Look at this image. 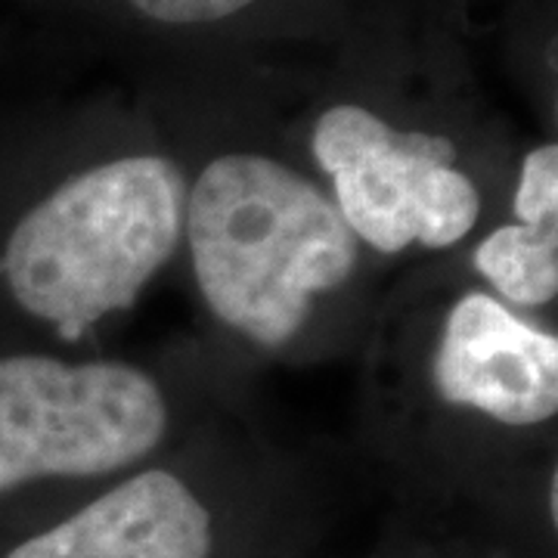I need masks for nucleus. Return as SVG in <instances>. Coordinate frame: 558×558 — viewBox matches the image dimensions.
Listing matches in <instances>:
<instances>
[{
	"mask_svg": "<svg viewBox=\"0 0 558 558\" xmlns=\"http://www.w3.org/2000/svg\"><path fill=\"white\" fill-rule=\"evenodd\" d=\"M140 16L161 25H208L236 16L255 0H128Z\"/></svg>",
	"mask_w": 558,
	"mask_h": 558,
	"instance_id": "1a4fd4ad",
	"label": "nucleus"
},
{
	"mask_svg": "<svg viewBox=\"0 0 558 558\" xmlns=\"http://www.w3.org/2000/svg\"><path fill=\"white\" fill-rule=\"evenodd\" d=\"M311 159L341 218L373 255L450 252L478 230L484 193L453 140L336 102L311 128Z\"/></svg>",
	"mask_w": 558,
	"mask_h": 558,
	"instance_id": "39448f33",
	"label": "nucleus"
},
{
	"mask_svg": "<svg viewBox=\"0 0 558 558\" xmlns=\"http://www.w3.org/2000/svg\"><path fill=\"white\" fill-rule=\"evenodd\" d=\"M183 252L208 317L264 354L307 344L369 255L326 183L264 149L190 171Z\"/></svg>",
	"mask_w": 558,
	"mask_h": 558,
	"instance_id": "f257e3e1",
	"label": "nucleus"
},
{
	"mask_svg": "<svg viewBox=\"0 0 558 558\" xmlns=\"http://www.w3.org/2000/svg\"><path fill=\"white\" fill-rule=\"evenodd\" d=\"M307 537L289 472L178 444L7 539L0 558H301Z\"/></svg>",
	"mask_w": 558,
	"mask_h": 558,
	"instance_id": "20e7f679",
	"label": "nucleus"
},
{
	"mask_svg": "<svg viewBox=\"0 0 558 558\" xmlns=\"http://www.w3.org/2000/svg\"><path fill=\"white\" fill-rule=\"evenodd\" d=\"M366 558H403V549H400V537L388 539V543L381 546L379 553H373V556H366Z\"/></svg>",
	"mask_w": 558,
	"mask_h": 558,
	"instance_id": "9b49d317",
	"label": "nucleus"
},
{
	"mask_svg": "<svg viewBox=\"0 0 558 558\" xmlns=\"http://www.w3.org/2000/svg\"><path fill=\"white\" fill-rule=\"evenodd\" d=\"M174 391L143 363L0 354V546L178 447Z\"/></svg>",
	"mask_w": 558,
	"mask_h": 558,
	"instance_id": "7ed1b4c3",
	"label": "nucleus"
},
{
	"mask_svg": "<svg viewBox=\"0 0 558 558\" xmlns=\"http://www.w3.org/2000/svg\"><path fill=\"white\" fill-rule=\"evenodd\" d=\"M190 168L128 149L47 183L0 230V295L62 344L128 314L183 248Z\"/></svg>",
	"mask_w": 558,
	"mask_h": 558,
	"instance_id": "f03ea898",
	"label": "nucleus"
},
{
	"mask_svg": "<svg viewBox=\"0 0 558 558\" xmlns=\"http://www.w3.org/2000/svg\"><path fill=\"white\" fill-rule=\"evenodd\" d=\"M428 339L425 388L435 407L478 418L481 435L499 444H521L556 425V329L484 286H465L440 307Z\"/></svg>",
	"mask_w": 558,
	"mask_h": 558,
	"instance_id": "423d86ee",
	"label": "nucleus"
},
{
	"mask_svg": "<svg viewBox=\"0 0 558 558\" xmlns=\"http://www.w3.org/2000/svg\"><path fill=\"white\" fill-rule=\"evenodd\" d=\"M472 270L515 311H539L558 299V218L506 220L472 248Z\"/></svg>",
	"mask_w": 558,
	"mask_h": 558,
	"instance_id": "0eeeda50",
	"label": "nucleus"
},
{
	"mask_svg": "<svg viewBox=\"0 0 558 558\" xmlns=\"http://www.w3.org/2000/svg\"><path fill=\"white\" fill-rule=\"evenodd\" d=\"M558 218V146L539 143L524 153L512 190V220Z\"/></svg>",
	"mask_w": 558,
	"mask_h": 558,
	"instance_id": "6e6552de",
	"label": "nucleus"
},
{
	"mask_svg": "<svg viewBox=\"0 0 558 558\" xmlns=\"http://www.w3.org/2000/svg\"><path fill=\"white\" fill-rule=\"evenodd\" d=\"M400 549H403V558H515L512 553L472 549L465 543H450V539L400 537Z\"/></svg>",
	"mask_w": 558,
	"mask_h": 558,
	"instance_id": "9d476101",
	"label": "nucleus"
}]
</instances>
